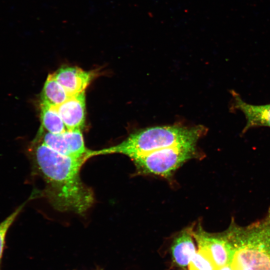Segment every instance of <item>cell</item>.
I'll use <instances>...</instances> for the list:
<instances>
[{"instance_id":"5","label":"cell","mask_w":270,"mask_h":270,"mask_svg":"<svg viewBox=\"0 0 270 270\" xmlns=\"http://www.w3.org/2000/svg\"><path fill=\"white\" fill-rule=\"evenodd\" d=\"M34 141L40 142L58 154L86 162L90 158V150L86 148L81 130H66L54 134L40 128Z\"/></svg>"},{"instance_id":"3","label":"cell","mask_w":270,"mask_h":270,"mask_svg":"<svg viewBox=\"0 0 270 270\" xmlns=\"http://www.w3.org/2000/svg\"><path fill=\"white\" fill-rule=\"evenodd\" d=\"M206 132V128L202 126L187 127L174 125L148 128L132 133L116 145L102 150H92L90 156L118 154L132 160L165 148L196 144Z\"/></svg>"},{"instance_id":"6","label":"cell","mask_w":270,"mask_h":270,"mask_svg":"<svg viewBox=\"0 0 270 270\" xmlns=\"http://www.w3.org/2000/svg\"><path fill=\"white\" fill-rule=\"evenodd\" d=\"M198 249L206 252L217 268L230 263V250L223 232L211 234L206 232L199 224L192 231Z\"/></svg>"},{"instance_id":"10","label":"cell","mask_w":270,"mask_h":270,"mask_svg":"<svg viewBox=\"0 0 270 270\" xmlns=\"http://www.w3.org/2000/svg\"><path fill=\"white\" fill-rule=\"evenodd\" d=\"M232 95L234 100V107L242 111L246 118V122L242 131V133L253 128H270V104L253 105L244 101L235 92H232Z\"/></svg>"},{"instance_id":"12","label":"cell","mask_w":270,"mask_h":270,"mask_svg":"<svg viewBox=\"0 0 270 270\" xmlns=\"http://www.w3.org/2000/svg\"><path fill=\"white\" fill-rule=\"evenodd\" d=\"M40 120L42 128L48 132L59 134L67 130L54 107L40 103Z\"/></svg>"},{"instance_id":"14","label":"cell","mask_w":270,"mask_h":270,"mask_svg":"<svg viewBox=\"0 0 270 270\" xmlns=\"http://www.w3.org/2000/svg\"><path fill=\"white\" fill-rule=\"evenodd\" d=\"M26 203V202L20 205L0 223V270H1L2 258L5 248L6 234L20 213Z\"/></svg>"},{"instance_id":"16","label":"cell","mask_w":270,"mask_h":270,"mask_svg":"<svg viewBox=\"0 0 270 270\" xmlns=\"http://www.w3.org/2000/svg\"></svg>"},{"instance_id":"13","label":"cell","mask_w":270,"mask_h":270,"mask_svg":"<svg viewBox=\"0 0 270 270\" xmlns=\"http://www.w3.org/2000/svg\"><path fill=\"white\" fill-rule=\"evenodd\" d=\"M188 270H216L217 267L209 254L198 249L191 260Z\"/></svg>"},{"instance_id":"8","label":"cell","mask_w":270,"mask_h":270,"mask_svg":"<svg viewBox=\"0 0 270 270\" xmlns=\"http://www.w3.org/2000/svg\"><path fill=\"white\" fill-rule=\"evenodd\" d=\"M52 74L70 96L84 92L94 76L92 72L72 66L62 68Z\"/></svg>"},{"instance_id":"7","label":"cell","mask_w":270,"mask_h":270,"mask_svg":"<svg viewBox=\"0 0 270 270\" xmlns=\"http://www.w3.org/2000/svg\"><path fill=\"white\" fill-rule=\"evenodd\" d=\"M68 130H82L85 124V91L70 96L61 104L54 107Z\"/></svg>"},{"instance_id":"11","label":"cell","mask_w":270,"mask_h":270,"mask_svg":"<svg viewBox=\"0 0 270 270\" xmlns=\"http://www.w3.org/2000/svg\"><path fill=\"white\" fill-rule=\"evenodd\" d=\"M69 97L64 88L56 80L53 74H50L42 90L40 103L56 107L64 102Z\"/></svg>"},{"instance_id":"1","label":"cell","mask_w":270,"mask_h":270,"mask_svg":"<svg viewBox=\"0 0 270 270\" xmlns=\"http://www.w3.org/2000/svg\"><path fill=\"white\" fill-rule=\"evenodd\" d=\"M32 174L44 184L41 194L55 210L84 215L92 206V190L82 180L81 168L86 162L62 156L33 140L28 150Z\"/></svg>"},{"instance_id":"9","label":"cell","mask_w":270,"mask_h":270,"mask_svg":"<svg viewBox=\"0 0 270 270\" xmlns=\"http://www.w3.org/2000/svg\"><path fill=\"white\" fill-rule=\"evenodd\" d=\"M193 228L190 227L180 232L174 238L170 247L172 260L176 266L181 268L188 266L196 252Z\"/></svg>"},{"instance_id":"2","label":"cell","mask_w":270,"mask_h":270,"mask_svg":"<svg viewBox=\"0 0 270 270\" xmlns=\"http://www.w3.org/2000/svg\"><path fill=\"white\" fill-rule=\"evenodd\" d=\"M226 237L232 270H270V208L262 218L246 226L232 220Z\"/></svg>"},{"instance_id":"4","label":"cell","mask_w":270,"mask_h":270,"mask_svg":"<svg viewBox=\"0 0 270 270\" xmlns=\"http://www.w3.org/2000/svg\"><path fill=\"white\" fill-rule=\"evenodd\" d=\"M196 144H184L165 148L138 156L132 160L136 172L168 178L186 162L198 158Z\"/></svg>"},{"instance_id":"15","label":"cell","mask_w":270,"mask_h":270,"mask_svg":"<svg viewBox=\"0 0 270 270\" xmlns=\"http://www.w3.org/2000/svg\"><path fill=\"white\" fill-rule=\"evenodd\" d=\"M216 270H232L230 264L217 268Z\"/></svg>"}]
</instances>
